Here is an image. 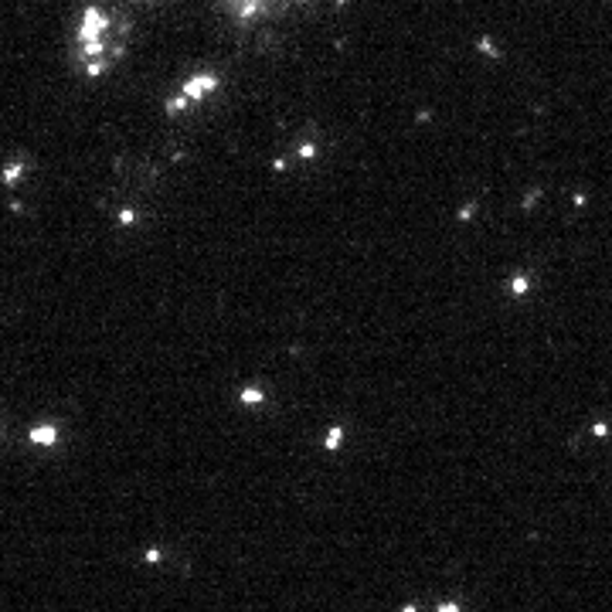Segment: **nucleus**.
Instances as JSON below:
<instances>
[{
  "label": "nucleus",
  "instance_id": "1",
  "mask_svg": "<svg viewBox=\"0 0 612 612\" xmlns=\"http://www.w3.org/2000/svg\"><path fill=\"white\" fill-rule=\"evenodd\" d=\"M58 439V428L55 425H44V428H34L31 432V442H38V446H51Z\"/></svg>",
  "mask_w": 612,
  "mask_h": 612
},
{
  "label": "nucleus",
  "instance_id": "2",
  "mask_svg": "<svg viewBox=\"0 0 612 612\" xmlns=\"http://www.w3.org/2000/svg\"><path fill=\"white\" fill-rule=\"evenodd\" d=\"M211 85H214V78H197V82H187V89H184V92H187L191 99H197V95H204Z\"/></svg>",
  "mask_w": 612,
  "mask_h": 612
},
{
  "label": "nucleus",
  "instance_id": "3",
  "mask_svg": "<svg viewBox=\"0 0 612 612\" xmlns=\"http://www.w3.org/2000/svg\"><path fill=\"white\" fill-rule=\"evenodd\" d=\"M337 446H340V428L327 432V449H337Z\"/></svg>",
  "mask_w": 612,
  "mask_h": 612
},
{
  "label": "nucleus",
  "instance_id": "4",
  "mask_svg": "<svg viewBox=\"0 0 612 612\" xmlns=\"http://www.w3.org/2000/svg\"><path fill=\"white\" fill-rule=\"evenodd\" d=\"M435 612H459V606H456V602H442Z\"/></svg>",
  "mask_w": 612,
  "mask_h": 612
}]
</instances>
